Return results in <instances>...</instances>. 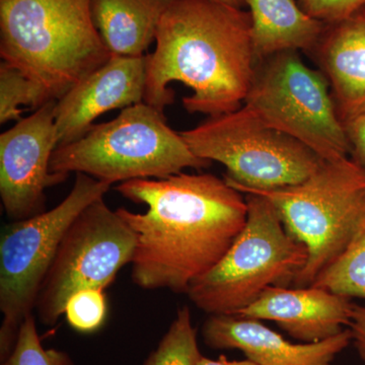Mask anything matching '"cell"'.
Masks as SVG:
<instances>
[{"label": "cell", "mask_w": 365, "mask_h": 365, "mask_svg": "<svg viewBox=\"0 0 365 365\" xmlns=\"http://www.w3.org/2000/svg\"><path fill=\"white\" fill-rule=\"evenodd\" d=\"M348 139L354 150L355 160L365 168V113L345 125Z\"/></svg>", "instance_id": "24"}, {"label": "cell", "mask_w": 365, "mask_h": 365, "mask_svg": "<svg viewBox=\"0 0 365 365\" xmlns=\"http://www.w3.org/2000/svg\"><path fill=\"white\" fill-rule=\"evenodd\" d=\"M57 100L46 103L0 135V198L7 217L28 220L46 211V189L66 181L50 172L57 141Z\"/></svg>", "instance_id": "11"}, {"label": "cell", "mask_w": 365, "mask_h": 365, "mask_svg": "<svg viewBox=\"0 0 365 365\" xmlns=\"http://www.w3.org/2000/svg\"><path fill=\"white\" fill-rule=\"evenodd\" d=\"M348 329L351 332L353 345L365 364V306L354 304Z\"/></svg>", "instance_id": "25"}, {"label": "cell", "mask_w": 365, "mask_h": 365, "mask_svg": "<svg viewBox=\"0 0 365 365\" xmlns=\"http://www.w3.org/2000/svg\"><path fill=\"white\" fill-rule=\"evenodd\" d=\"M1 365H74L66 352L46 349L41 342L34 314L21 323L13 352Z\"/></svg>", "instance_id": "21"}, {"label": "cell", "mask_w": 365, "mask_h": 365, "mask_svg": "<svg viewBox=\"0 0 365 365\" xmlns=\"http://www.w3.org/2000/svg\"><path fill=\"white\" fill-rule=\"evenodd\" d=\"M196 365H257L249 359L228 360L225 356H220L218 359H210L205 356H201Z\"/></svg>", "instance_id": "26"}, {"label": "cell", "mask_w": 365, "mask_h": 365, "mask_svg": "<svg viewBox=\"0 0 365 365\" xmlns=\"http://www.w3.org/2000/svg\"><path fill=\"white\" fill-rule=\"evenodd\" d=\"M311 287L365 299V222L344 251L319 272Z\"/></svg>", "instance_id": "18"}, {"label": "cell", "mask_w": 365, "mask_h": 365, "mask_svg": "<svg viewBox=\"0 0 365 365\" xmlns=\"http://www.w3.org/2000/svg\"><path fill=\"white\" fill-rule=\"evenodd\" d=\"M53 100L47 91L20 69L0 63V123L20 121L21 106L38 110Z\"/></svg>", "instance_id": "19"}, {"label": "cell", "mask_w": 365, "mask_h": 365, "mask_svg": "<svg viewBox=\"0 0 365 365\" xmlns=\"http://www.w3.org/2000/svg\"><path fill=\"white\" fill-rule=\"evenodd\" d=\"M201 356L191 312L185 306L178 309L169 330L143 365H196Z\"/></svg>", "instance_id": "20"}, {"label": "cell", "mask_w": 365, "mask_h": 365, "mask_svg": "<svg viewBox=\"0 0 365 365\" xmlns=\"http://www.w3.org/2000/svg\"><path fill=\"white\" fill-rule=\"evenodd\" d=\"M155 42L144 103L163 114L175 100L170 83L180 81L194 91L182 101L190 114L218 116L241 108L257 68L251 14L212 0H172Z\"/></svg>", "instance_id": "2"}, {"label": "cell", "mask_w": 365, "mask_h": 365, "mask_svg": "<svg viewBox=\"0 0 365 365\" xmlns=\"http://www.w3.org/2000/svg\"><path fill=\"white\" fill-rule=\"evenodd\" d=\"M197 157L222 163L237 191L299 184L323 162L311 148L261 122L245 106L180 132Z\"/></svg>", "instance_id": "8"}, {"label": "cell", "mask_w": 365, "mask_h": 365, "mask_svg": "<svg viewBox=\"0 0 365 365\" xmlns=\"http://www.w3.org/2000/svg\"><path fill=\"white\" fill-rule=\"evenodd\" d=\"M352 299L314 287H270L250 306L237 312L242 318L275 322L302 343L319 342L344 330L351 321Z\"/></svg>", "instance_id": "14"}, {"label": "cell", "mask_w": 365, "mask_h": 365, "mask_svg": "<svg viewBox=\"0 0 365 365\" xmlns=\"http://www.w3.org/2000/svg\"><path fill=\"white\" fill-rule=\"evenodd\" d=\"M344 124L365 113V6L327 24L314 48Z\"/></svg>", "instance_id": "15"}, {"label": "cell", "mask_w": 365, "mask_h": 365, "mask_svg": "<svg viewBox=\"0 0 365 365\" xmlns=\"http://www.w3.org/2000/svg\"><path fill=\"white\" fill-rule=\"evenodd\" d=\"M116 191L148 206L144 213L116 209L136 237L131 279L146 290L187 294L222 260L248 215L244 194L215 175L131 180Z\"/></svg>", "instance_id": "1"}, {"label": "cell", "mask_w": 365, "mask_h": 365, "mask_svg": "<svg viewBox=\"0 0 365 365\" xmlns=\"http://www.w3.org/2000/svg\"><path fill=\"white\" fill-rule=\"evenodd\" d=\"M247 6L251 9L257 66L282 52H313L326 28V23L304 13L295 0H247Z\"/></svg>", "instance_id": "16"}, {"label": "cell", "mask_w": 365, "mask_h": 365, "mask_svg": "<svg viewBox=\"0 0 365 365\" xmlns=\"http://www.w3.org/2000/svg\"><path fill=\"white\" fill-rule=\"evenodd\" d=\"M212 1L220 2V4H227V6L241 9L247 6V0H212Z\"/></svg>", "instance_id": "27"}, {"label": "cell", "mask_w": 365, "mask_h": 365, "mask_svg": "<svg viewBox=\"0 0 365 365\" xmlns=\"http://www.w3.org/2000/svg\"><path fill=\"white\" fill-rule=\"evenodd\" d=\"M64 314L74 330L81 333L95 332L103 325L107 314L104 290L86 289L72 295Z\"/></svg>", "instance_id": "22"}, {"label": "cell", "mask_w": 365, "mask_h": 365, "mask_svg": "<svg viewBox=\"0 0 365 365\" xmlns=\"http://www.w3.org/2000/svg\"><path fill=\"white\" fill-rule=\"evenodd\" d=\"M210 162L197 157L165 115L139 103L106 123L93 124L78 140L57 146L50 172L81 173L112 185L137 179H165Z\"/></svg>", "instance_id": "4"}, {"label": "cell", "mask_w": 365, "mask_h": 365, "mask_svg": "<svg viewBox=\"0 0 365 365\" xmlns=\"http://www.w3.org/2000/svg\"><path fill=\"white\" fill-rule=\"evenodd\" d=\"M111 185L78 173L68 195L54 208L6 225L0 241V359L13 352L21 323L35 311L46 274L67 228Z\"/></svg>", "instance_id": "7"}, {"label": "cell", "mask_w": 365, "mask_h": 365, "mask_svg": "<svg viewBox=\"0 0 365 365\" xmlns=\"http://www.w3.org/2000/svg\"><path fill=\"white\" fill-rule=\"evenodd\" d=\"M172 0H91V19L112 56L143 57Z\"/></svg>", "instance_id": "17"}, {"label": "cell", "mask_w": 365, "mask_h": 365, "mask_svg": "<svg viewBox=\"0 0 365 365\" xmlns=\"http://www.w3.org/2000/svg\"><path fill=\"white\" fill-rule=\"evenodd\" d=\"M135 246L133 230L104 197L83 209L67 228L41 285L35 304L41 323L55 325L72 295L110 287L131 264Z\"/></svg>", "instance_id": "10"}, {"label": "cell", "mask_w": 365, "mask_h": 365, "mask_svg": "<svg viewBox=\"0 0 365 365\" xmlns=\"http://www.w3.org/2000/svg\"><path fill=\"white\" fill-rule=\"evenodd\" d=\"M246 223L222 260L190 284L189 299L208 314H235L266 288L287 287L306 265L307 251L283 225L270 200L244 194Z\"/></svg>", "instance_id": "6"}, {"label": "cell", "mask_w": 365, "mask_h": 365, "mask_svg": "<svg viewBox=\"0 0 365 365\" xmlns=\"http://www.w3.org/2000/svg\"><path fill=\"white\" fill-rule=\"evenodd\" d=\"M304 13L324 23L347 18L365 6V0H297Z\"/></svg>", "instance_id": "23"}, {"label": "cell", "mask_w": 365, "mask_h": 365, "mask_svg": "<svg viewBox=\"0 0 365 365\" xmlns=\"http://www.w3.org/2000/svg\"><path fill=\"white\" fill-rule=\"evenodd\" d=\"M0 56L59 100L112 55L91 0H0Z\"/></svg>", "instance_id": "3"}, {"label": "cell", "mask_w": 365, "mask_h": 365, "mask_svg": "<svg viewBox=\"0 0 365 365\" xmlns=\"http://www.w3.org/2000/svg\"><path fill=\"white\" fill-rule=\"evenodd\" d=\"M241 192L270 200L289 235L306 247L307 263L294 287H311L365 222V168L348 158L323 160L299 184Z\"/></svg>", "instance_id": "5"}, {"label": "cell", "mask_w": 365, "mask_h": 365, "mask_svg": "<svg viewBox=\"0 0 365 365\" xmlns=\"http://www.w3.org/2000/svg\"><path fill=\"white\" fill-rule=\"evenodd\" d=\"M148 55L111 59L57 100L58 145L78 140L104 113L144 102Z\"/></svg>", "instance_id": "12"}, {"label": "cell", "mask_w": 365, "mask_h": 365, "mask_svg": "<svg viewBox=\"0 0 365 365\" xmlns=\"http://www.w3.org/2000/svg\"><path fill=\"white\" fill-rule=\"evenodd\" d=\"M202 337L208 347L240 350L257 365H333L352 343L349 329L319 342L292 343L261 321L237 314H209Z\"/></svg>", "instance_id": "13"}, {"label": "cell", "mask_w": 365, "mask_h": 365, "mask_svg": "<svg viewBox=\"0 0 365 365\" xmlns=\"http://www.w3.org/2000/svg\"><path fill=\"white\" fill-rule=\"evenodd\" d=\"M329 81L309 68L297 51L273 55L257 66L245 107L271 128L297 139L324 160L351 150Z\"/></svg>", "instance_id": "9"}]
</instances>
